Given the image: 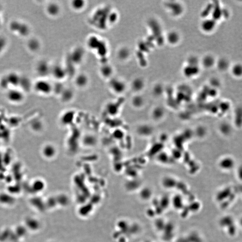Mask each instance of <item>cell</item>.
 Masks as SVG:
<instances>
[{
  "label": "cell",
  "mask_w": 242,
  "mask_h": 242,
  "mask_svg": "<svg viewBox=\"0 0 242 242\" xmlns=\"http://www.w3.org/2000/svg\"><path fill=\"white\" fill-rule=\"evenodd\" d=\"M129 54H130L129 51L127 48H124L120 50L118 53V56L121 59L124 60L129 57Z\"/></svg>",
  "instance_id": "obj_24"
},
{
  "label": "cell",
  "mask_w": 242,
  "mask_h": 242,
  "mask_svg": "<svg viewBox=\"0 0 242 242\" xmlns=\"http://www.w3.org/2000/svg\"><path fill=\"white\" fill-rule=\"evenodd\" d=\"M215 60L212 56L208 55L204 58L203 60V65L205 67H211L214 64Z\"/></svg>",
  "instance_id": "obj_21"
},
{
  "label": "cell",
  "mask_w": 242,
  "mask_h": 242,
  "mask_svg": "<svg viewBox=\"0 0 242 242\" xmlns=\"http://www.w3.org/2000/svg\"><path fill=\"white\" fill-rule=\"evenodd\" d=\"M167 40L170 44H175L178 42L179 39V35L177 32L172 31L169 33L167 36Z\"/></svg>",
  "instance_id": "obj_19"
},
{
  "label": "cell",
  "mask_w": 242,
  "mask_h": 242,
  "mask_svg": "<svg viewBox=\"0 0 242 242\" xmlns=\"http://www.w3.org/2000/svg\"><path fill=\"white\" fill-rule=\"evenodd\" d=\"M211 84H212V86L214 87H217L219 85V82L217 79H212L211 80Z\"/></svg>",
  "instance_id": "obj_30"
},
{
  "label": "cell",
  "mask_w": 242,
  "mask_h": 242,
  "mask_svg": "<svg viewBox=\"0 0 242 242\" xmlns=\"http://www.w3.org/2000/svg\"><path fill=\"white\" fill-rule=\"evenodd\" d=\"M145 101L143 97L140 95H137L132 98L131 101V104L132 107L134 109H140L144 106Z\"/></svg>",
  "instance_id": "obj_8"
},
{
  "label": "cell",
  "mask_w": 242,
  "mask_h": 242,
  "mask_svg": "<svg viewBox=\"0 0 242 242\" xmlns=\"http://www.w3.org/2000/svg\"><path fill=\"white\" fill-rule=\"evenodd\" d=\"M119 108L117 104L114 102H110L107 104L105 107V110L109 115L114 116L118 115L119 112Z\"/></svg>",
  "instance_id": "obj_13"
},
{
  "label": "cell",
  "mask_w": 242,
  "mask_h": 242,
  "mask_svg": "<svg viewBox=\"0 0 242 242\" xmlns=\"http://www.w3.org/2000/svg\"><path fill=\"white\" fill-rule=\"evenodd\" d=\"M113 69L110 65H105L103 66L101 69V73L102 75L105 78L110 77L113 73Z\"/></svg>",
  "instance_id": "obj_18"
},
{
  "label": "cell",
  "mask_w": 242,
  "mask_h": 242,
  "mask_svg": "<svg viewBox=\"0 0 242 242\" xmlns=\"http://www.w3.org/2000/svg\"><path fill=\"white\" fill-rule=\"evenodd\" d=\"M232 73L235 76L239 77L242 74V67L239 64L235 65L232 69Z\"/></svg>",
  "instance_id": "obj_26"
},
{
  "label": "cell",
  "mask_w": 242,
  "mask_h": 242,
  "mask_svg": "<svg viewBox=\"0 0 242 242\" xmlns=\"http://www.w3.org/2000/svg\"><path fill=\"white\" fill-rule=\"evenodd\" d=\"M218 165L222 170L229 171L232 170L235 167V160L231 156H224L220 159L218 163Z\"/></svg>",
  "instance_id": "obj_3"
},
{
  "label": "cell",
  "mask_w": 242,
  "mask_h": 242,
  "mask_svg": "<svg viewBox=\"0 0 242 242\" xmlns=\"http://www.w3.org/2000/svg\"><path fill=\"white\" fill-rule=\"evenodd\" d=\"M188 65L197 66L198 61L197 59L195 57H191L188 59Z\"/></svg>",
  "instance_id": "obj_29"
},
{
  "label": "cell",
  "mask_w": 242,
  "mask_h": 242,
  "mask_svg": "<svg viewBox=\"0 0 242 242\" xmlns=\"http://www.w3.org/2000/svg\"><path fill=\"white\" fill-rule=\"evenodd\" d=\"M36 90L43 94H48L51 91L52 88L50 83L47 82L40 81L36 85Z\"/></svg>",
  "instance_id": "obj_7"
},
{
  "label": "cell",
  "mask_w": 242,
  "mask_h": 242,
  "mask_svg": "<svg viewBox=\"0 0 242 242\" xmlns=\"http://www.w3.org/2000/svg\"><path fill=\"white\" fill-rule=\"evenodd\" d=\"M58 7L57 5L53 4L51 5L48 8V10L49 11L50 14H52L53 15H56L59 12Z\"/></svg>",
  "instance_id": "obj_27"
},
{
  "label": "cell",
  "mask_w": 242,
  "mask_h": 242,
  "mask_svg": "<svg viewBox=\"0 0 242 242\" xmlns=\"http://www.w3.org/2000/svg\"><path fill=\"white\" fill-rule=\"evenodd\" d=\"M222 14V11L221 10L220 7L218 5L213 7V16L214 20H217L219 19Z\"/></svg>",
  "instance_id": "obj_22"
},
{
  "label": "cell",
  "mask_w": 242,
  "mask_h": 242,
  "mask_svg": "<svg viewBox=\"0 0 242 242\" xmlns=\"http://www.w3.org/2000/svg\"><path fill=\"white\" fill-rule=\"evenodd\" d=\"M165 114V112L163 108L157 107L153 109L151 112V116L152 119L156 121H158L163 118Z\"/></svg>",
  "instance_id": "obj_11"
},
{
  "label": "cell",
  "mask_w": 242,
  "mask_h": 242,
  "mask_svg": "<svg viewBox=\"0 0 242 242\" xmlns=\"http://www.w3.org/2000/svg\"><path fill=\"white\" fill-rule=\"evenodd\" d=\"M110 87L111 90L116 94H121L125 92L126 88L125 83L117 79H113L110 83Z\"/></svg>",
  "instance_id": "obj_4"
},
{
  "label": "cell",
  "mask_w": 242,
  "mask_h": 242,
  "mask_svg": "<svg viewBox=\"0 0 242 242\" xmlns=\"http://www.w3.org/2000/svg\"><path fill=\"white\" fill-rule=\"evenodd\" d=\"M168 7L172 11V13L175 15H179L182 12V7L180 4L171 3L169 4Z\"/></svg>",
  "instance_id": "obj_20"
},
{
  "label": "cell",
  "mask_w": 242,
  "mask_h": 242,
  "mask_svg": "<svg viewBox=\"0 0 242 242\" xmlns=\"http://www.w3.org/2000/svg\"><path fill=\"white\" fill-rule=\"evenodd\" d=\"M154 93L156 96H160L163 92V88L162 86L160 85H157L154 88Z\"/></svg>",
  "instance_id": "obj_28"
},
{
  "label": "cell",
  "mask_w": 242,
  "mask_h": 242,
  "mask_svg": "<svg viewBox=\"0 0 242 242\" xmlns=\"http://www.w3.org/2000/svg\"><path fill=\"white\" fill-rule=\"evenodd\" d=\"M75 82L76 85L79 88H84L88 84V79L86 75H80L76 78Z\"/></svg>",
  "instance_id": "obj_17"
},
{
  "label": "cell",
  "mask_w": 242,
  "mask_h": 242,
  "mask_svg": "<svg viewBox=\"0 0 242 242\" xmlns=\"http://www.w3.org/2000/svg\"><path fill=\"white\" fill-rule=\"evenodd\" d=\"M216 25L215 20L214 19H206L204 20L201 24L202 29L206 32L212 31Z\"/></svg>",
  "instance_id": "obj_12"
},
{
  "label": "cell",
  "mask_w": 242,
  "mask_h": 242,
  "mask_svg": "<svg viewBox=\"0 0 242 242\" xmlns=\"http://www.w3.org/2000/svg\"><path fill=\"white\" fill-rule=\"evenodd\" d=\"M144 83L142 79L138 78L133 81L132 84V88L133 90L135 92H140L142 90L144 87Z\"/></svg>",
  "instance_id": "obj_15"
},
{
  "label": "cell",
  "mask_w": 242,
  "mask_h": 242,
  "mask_svg": "<svg viewBox=\"0 0 242 242\" xmlns=\"http://www.w3.org/2000/svg\"><path fill=\"white\" fill-rule=\"evenodd\" d=\"M74 92L70 89L63 90L61 93V99L65 103H69L73 100L75 97Z\"/></svg>",
  "instance_id": "obj_10"
},
{
  "label": "cell",
  "mask_w": 242,
  "mask_h": 242,
  "mask_svg": "<svg viewBox=\"0 0 242 242\" xmlns=\"http://www.w3.org/2000/svg\"><path fill=\"white\" fill-rule=\"evenodd\" d=\"M85 5L84 1L80 0H75L74 1H73L71 6L75 10H80L82 9L83 8Z\"/></svg>",
  "instance_id": "obj_23"
},
{
  "label": "cell",
  "mask_w": 242,
  "mask_h": 242,
  "mask_svg": "<svg viewBox=\"0 0 242 242\" xmlns=\"http://www.w3.org/2000/svg\"><path fill=\"white\" fill-rule=\"evenodd\" d=\"M154 128L151 125L142 124L137 126L135 128L136 134L141 137L146 138L151 136L154 132Z\"/></svg>",
  "instance_id": "obj_2"
},
{
  "label": "cell",
  "mask_w": 242,
  "mask_h": 242,
  "mask_svg": "<svg viewBox=\"0 0 242 242\" xmlns=\"http://www.w3.org/2000/svg\"><path fill=\"white\" fill-rule=\"evenodd\" d=\"M57 148L51 143L46 144L42 148V154L45 158L51 159L56 156L57 154Z\"/></svg>",
  "instance_id": "obj_5"
},
{
  "label": "cell",
  "mask_w": 242,
  "mask_h": 242,
  "mask_svg": "<svg viewBox=\"0 0 242 242\" xmlns=\"http://www.w3.org/2000/svg\"><path fill=\"white\" fill-rule=\"evenodd\" d=\"M7 97L9 100L13 102H19L23 99V94L17 90H12L9 92Z\"/></svg>",
  "instance_id": "obj_9"
},
{
  "label": "cell",
  "mask_w": 242,
  "mask_h": 242,
  "mask_svg": "<svg viewBox=\"0 0 242 242\" xmlns=\"http://www.w3.org/2000/svg\"><path fill=\"white\" fill-rule=\"evenodd\" d=\"M199 71V69L197 66L188 65L184 69V73L185 76L191 77L197 74Z\"/></svg>",
  "instance_id": "obj_14"
},
{
  "label": "cell",
  "mask_w": 242,
  "mask_h": 242,
  "mask_svg": "<svg viewBox=\"0 0 242 242\" xmlns=\"http://www.w3.org/2000/svg\"><path fill=\"white\" fill-rule=\"evenodd\" d=\"M228 62L225 59H221L217 63L218 67L221 70H225L228 67Z\"/></svg>",
  "instance_id": "obj_25"
},
{
  "label": "cell",
  "mask_w": 242,
  "mask_h": 242,
  "mask_svg": "<svg viewBox=\"0 0 242 242\" xmlns=\"http://www.w3.org/2000/svg\"><path fill=\"white\" fill-rule=\"evenodd\" d=\"M74 111L68 110L62 113L60 117V122L64 126L70 124L74 121L75 118Z\"/></svg>",
  "instance_id": "obj_6"
},
{
  "label": "cell",
  "mask_w": 242,
  "mask_h": 242,
  "mask_svg": "<svg viewBox=\"0 0 242 242\" xmlns=\"http://www.w3.org/2000/svg\"><path fill=\"white\" fill-rule=\"evenodd\" d=\"M98 137L91 133L85 134L83 136L81 143L83 146L87 148H92L97 146L98 143Z\"/></svg>",
  "instance_id": "obj_1"
},
{
  "label": "cell",
  "mask_w": 242,
  "mask_h": 242,
  "mask_svg": "<svg viewBox=\"0 0 242 242\" xmlns=\"http://www.w3.org/2000/svg\"><path fill=\"white\" fill-rule=\"evenodd\" d=\"M220 132L225 136H228L231 134V126L229 124L224 123L222 124L219 127Z\"/></svg>",
  "instance_id": "obj_16"
}]
</instances>
